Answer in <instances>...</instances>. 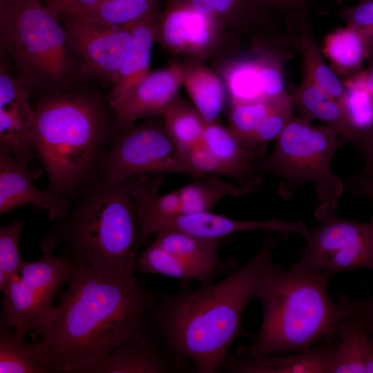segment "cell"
<instances>
[{"label": "cell", "instance_id": "6da1fadb", "mask_svg": "<svg viewBox=\"0 0 373 373\" xmlns=\"http://www.w3.org/2000/svg\"><path fill=\"white\" fill-rule=\"evenodd\" d=\"M68 282L37 336L59 372L92 373L112 351L144 331L155 299L133 276L83 265H77Z\"/></svg>", "mask_w": 373, "mask_h": 373}, {"label": "cell", "instance_id": "7a4b0ae2", "mask_svg": "<svg viewBox=\"0 0 373 373\" xmlns=\"http://www.w3.org/2000/svg\"><path fill=\"white\" fill-rule=\"evenodd\" d=\"M287 236V232L268 231L254 256L225 278L155 305L156 325L168 350L191 362L199 373L221 370L242 332L245 308L259 298L274 251Z\"/></svg>", "mask_w": 373, "mask_h": 373}, {"label": "cell", "instance_id": "3957f363", "mask_svg": "<svg viewBox=\"0 0 373 373\" xmlns=\"http://www.w3.org/2000/svg\"><path fill=\"white\" fill-rule=\"evenodd\" d=\"M128 178L99 175L72 200L68 213L41 240V251L53 252L64 243L77 265L99 272L132 276L144 243L136 202Z\"/></svg>", "mask_w": 373, "mask_h": 373}, {"label": "cell", "instance_id": "277c9868", "mask_svg": "<svg viewBox=\"0 0 373 373\" xmlns=\"http://www.w3.org/2000/svg\"><path fill=\"white\" fill-rule=\"evenodd\" d=\"M33 143L47 190L72 200L99 175L116 133L104 103L86 94L50 93L34 107Z\"/></svg>", "mask_w": 373, "mask_h": 373}, {"label": "cell", "instance_id": "5b68a950", "mask_svg": "<svg viewBox=\"0 0 373 373\" xmlns=\"http://www.w3.org/2000/svg\"><path fill=\"white\" fill-rule=\"evenodd\" d=\"M328 271L302 274L273 264L258 300L262 320L258 334L238 354L262 357L305 352L335 336L345 309L328 295Z\"/></svg>", "mask_w": 373, "mask_h": 373}, {"label": "cell", "instance_id": "8992f818", "mask_svg": "<svg viewBox=\"0 0 373 373\" xmlns=\"http://www.w3.org/2000/svg\"><path fill=\"white\" fill-rule=\"evenodd\" d=\"M0 41L31 91L55 93L69 86L73 64L65 28L39 0H0Z\"/></svg>", "mask_w": 373, "mask_h": 373}, {"label": "cell", "instance_id": "52a82bcc", "mask_svg": "<svg viewBox=\"0 0 373 373\" xmlns=\"http://www.w3.org/2000/svg\"><path fill=\"white\" fill-rule=\"evenodd\" d=\"M348 142L327 126L292 117L276 139L271 153L258 159L255 170L280 181L278 195L294 198L306 185H312L320 202H337L345 191L343 178L332 169L338 148Z\"/></svg>", "mask_w": 373, "mask_h": 373}, {"label": "cell", "instance_id": "ba28073f", "mask_svg": "<svg viewBox=\"0 0 373 373\" xmlns=\"http://www.w3.org/2000/svg\"><path fill=\"white\" fill-rule=\"evenodd\" d=\"M76 267L65 253L55 256L44 252L35 261H25L0 290L3 296L0 326L21 337L28 332L37 336L52 315L58 291Z\"/></svg>", "mask_w": 373, "mask_h": 373}, {"label": "cell", "instance_id": "9c48e42d", "mask_svg": "<svg viewBox=\"0 0 373 373\" xmlns=\"http://www.w3.org/2000/svg\"><path fill=\"white\" fill-rule=\"evenodd\" d=\"M339 201L320 202L314 211L318 225L305 239L291 269L302 274L373 270V216L368 222L341 218Z\"/></svg>", "mask_w": 373, "mask_h": 373}, {"label": "cell", "instance_id": "30bf717a", "mask_svg": "<svg viewBox=\"0 0 373 373\" xmlns=\"http://www.w3.org/2000/svg\"><path fill=\"white\" fill-rule=\"evenodd\" d=\"M163 173L196 177L169 138L164 125L144 122L117 128L99 175L122 180L137 175Z\"/></svg>", "mask_w": 373, "mask_h": 373}, {"label": "cell", "instance_id": "8fae6325", "mask_svg": "<svg viewBox=\"0 0 373 373\" xmlns=\"http://www.w3.org/2000/svg\"><path fill=\"white\" fill-rule=\"evenodd\" d=\"M64 16L67 39L81 57L84 69L114 85L131 45L133 22L108 26L74 15Z\"/></svg>", "mask_w": 373, "mask_h": 373}, {"label": "cell", "instance_id": "7c38bea8", "mask_svg": "<svg viewBox=\"0 0 373 373\" xmlns=\"http://www.w3.org/2000/svg\"><path fill=\"white\" fill-rule=\"evenodd\" d=\"M143 242L157 232L172 229L207 240H220L235 233L264 230L294 233L305 239L310 231L301 220H240L210 211L155 218L140 224Z\"/></svg>", "mask_w": 373, "mask_h": 373}, {"label": "cell", "instance_id": "4fadbf2b", "mask_svg": "<svg viewBox=\"0 0 373 373\" xmlns=\"http://www.w3.org/2000/svg\"><path fill=\"white\" fill-rule=\"evenodd\" d=\"M31 92L1 65L0 148L26 165L37 156L33 143L35 111L29 101Z\"/></svg>", "mask_w": 373, "mask_h": 373}, {"label": "cell", "instance_id": "5bb4252c", "mask_svg": "<svg viewBox=\"0 0 373 373\" xmlns=\"http://www.w3.org/2000/svg\"><path fill=\"white\" fill-rule=\"evenodd\" d=\"M292 95L283 94L254 102L231 103L229 130L246 146L257 149L276 140L293 117Z\"/></svg>", "mask_w": 373, "mask_h": 373}, {"label": "cell", "instance_id": "9a60e30c", "mask_svg": "<svg viewBox=\"0 0 373 373\" xmlns=\"http://www.w3.org/2000/svg\"><path fill=\"white\" fill-rule=\"evenodd\" d=\"M182 80V66L178 64L150 71L122 99L111 106L116 127L122 128L140 119L162 115L177 98Z\"/></svg>", "mask_w": 373, "mask_h": 373}, {"label": "cell", "instance_id": "2e32d148", "mask_svg": "<svg viewBox=\"0 0 373 373\" xmlns=\"http://www.w3.org/2000/svg\"><path fill=\"white\" fill-rule=\"evenodd\" d=\"M38 169L15 159L6 149L0 148V214L3 215L23 205L47 211L50 220H57L69 211L72 200L61 195L38 189L33 179Z\"/></svg>", "mask_w": 373, "mask_h": 373}, {"label": "cell", "instance_id": "e0dca14e", "mask_svg": "<svg viewBox=\"0 0 373 373\" xmlns=\"http://www.w3.org/2000/svg\"><path fill=\"white\" fill-rule=\"evenodd\" d=\"M281 57L265 53L229 64L224 72L231 103L270 98L286 91Z\"/></svg>", "mask_w": 373, "mask_h": 373}, {"label": "cell", "instance_id": "ac0fdd59", "mask_svg": "<svg viewBox=\"0 0 373 373\" xmlns=\"http://www.w3.org/2000/svg\"><path fill=\"white\" fill-rule=\"evenodd\" d=\"M335 336L305 352L262 357L227 356L222 370L236 373H329L337 347Z\"/></svg>", "mask_w": 373, "mask_h": 373}, {"label": "cell", "instance_id": "d6986e66", "mask_svg": "<svg viewBox=\"0 0 373 373\" xmlns=\"http://www.w3.org/2000/svg\"><path fill=\"white\" fill-rule=\"evenodd\" d=\"M202 143L227 168L229 178L245 195L256 190L262 183V175L254 164L265 155L267 145L257 149L245 146L229 130L214 122L207 123Z\"/></svg>", "mask_w": 373, "mask_h": 373}, {"label": "cell", "instance_id": "ffe728a7", "mask_svg": "<svg viewBox=\"0 0 373 373\" xmlns=\"http://www.w3.org/2000/svg\"><path fill=\"white\" fill-rule=\"evenodd\" d=\"M214 23L188 3L169 0L160 23V37L176 52H202L211 42Z\"/></svg>", "mask_w": 373, "mask_h": 373}, {"label": "cell", "instance_id": "44dd1931", "mask_svg": "<svg viewBox=\"0 0 373 373\" xmlns=\"http://www.w3.org/2000/svg\"><path fill=\"white\" fill-rule=\"evenodd\" d=\"M291 95L294 108L298 111L300 117L309 121L318 119L338 133L348 143H355L361 130L354 126L346 104L305 78Z\"/></svg>", "mask_w": 373, "mask_h": 373}, {"label": "cell", "instance_id": "7402d4cb", "mask_svg": "<svg viewBox=\"0 0 373 373\" xmlns=\"http://www.w3.org/2000/svg\"><path fill=\"white\" fill-rule=\"evenodd\" d=\"M338 345L329 373H373V335L356 316H348L338 324Z\"/></svg>", "mask_w": 373, "mask_h": 373}, {"label": "cell", "instance_id": "603a6c76", "mask_svg": "<svg viewBox=\"0 0 373 373\" xmlns=\"http://www.w3.org/2000/svg\"><path fill=\"white\" fill-rule=\"evenodd\" d=\"M178 370L142 331L112 351L92 373H166Z\"/></svg>", "mask_w": 373, "mask_h": 373}, {"label": "cell", "instance_id": "cb8c5ba5", "mask_svg": "<svg viewBox=\"0 0 373 373\" xmlns=\"http://www.w3.org/2000/svg\"><path fill=\"white\" fill-rule=\"evenodd\" d=\"M153 9L133 23L131 47L108 97L112 106L122 99L149 72L155 36Z\"/></svg>", "mask_w": 373, "mask_h": 373}, {"label": "cell", "instance_id": "d4e9b609", "mask_svg": "<svg viewBox=\"0 0 373 373\" xmlns=\"http://www.w3.org/2000/svg\"><path fill=\"white\" fill-rule=\"evenodd\" d=\"M59 372L47 346L28 343L10 328L0 326V373Z\"/></svg>", "mask_w": 373, "mask_h": 373}, {"label": "cell", "instance_id": "484cf974", "mask_svg": "<svg viewBox=\"0 0 373 373\" xmlns=\"http://www.w3.org/2000/svg\"><path fill=\"white\" fill-rule=\"evenodd\" d=\"M135 269L142 273L160 274L181 280H193L206 285L225 272L217 267L193 262L171 254L153 242L137 258Z\"/></svg>", "mask_w": 373, "mask_h": 373}, {"label": "cell", "instance_id": "4316f807", "mask_svg": "<svg viewBox=\"0 0 373 373\" xmlns=\"http://www.w3.org/2000/svg\"><path fill=\"white\" fill-rule=\"evenodd\" d=\"M307 12L294 13L303 53V78L316 84L332 97L346 104V88L326 64L314 36Z\"/></svg>", "mask_w": 373, "mask_h": 373}, {"label": "cell", "instance_id": "83f0119b", "mask_svg": "<svg viewBox=\"0 0 373 373\" xmlns=\"http://www.w3.org/2000/svg\"><path fill=\"white\" fill-rule=\"evenodd\" d=\"M155 235L153 243L162 249L195 263L211 266L229 274L230 263L220 256V240H207L182 231L166 229Z\"/></svg>", "mask_w": 373, "mask_h": 373}, {"label": "cell", "instance_id": "f1b7e54d", "mask_svg": "<svg viewBox=\"0 0 373 373\" xmlns=\"http://www.w3.org/2000/svg\"><path fill=\"white\" fill-rule=\"evenodd\" d=\"M182 84L207 122H214L222 109L224 90L219 77L200 65L182 66Z\"/></svg>", "mask_w": 373, "mask_h": 373}, {"label": "cell", "instance_id": "f546056e", "mask_svg": "<svg viewBox=\"0 0 373 373\" xmlns=\"http://www.w3.org/2000/svg\"><path fill=\"white\" fill-rule=\"evenodd\" d=\"M323 52L339 71L350 76L361 70L362 63L369 56L364 34L350 26L329 34L324 41Z\"/></svg>", "mask_w": 373, "mask_h": 373}, {"label": "cell", "instance_id": "4dcf8cb0", "mask_svg": "<svg viewBox=\"0 0 373 373\" xmlns=\"http://www.w3.org/2000/svg\"><path fill=\"white\" fill-rule=\"evenodd\" d=\"M169 138L179 151L202 143L208 122L196 108L176 98L162 114Z\"/></svg>", "mask_w": 373, "mask_h": 373}, {"label": "cell", "instance_id": "1f68e13d", "mask_svg": "<svg viewBox=\"0 0 373 373\" xmlns=\"http://www.w3.org/2000/svg\"><path fill=\"white\" fill-rule=\"evenodd\" d=\"M179 189L182 200V213L210 211L227 196L245 195L236 184L226 182L214 175H206Z\"/></svg>", "mask_w": 373, "mask_h": 373}, {"label": "cell", "instance_id": "d6a6232c", "mask_svg": "<svg viewBox=\"0 0 373 373\" xmlns=\"http://www.w3.org/2000/svg\"><path fill=\"white\" fill-rule=\"evenodd\" d=\"M215 22L247 26L258 21L267 8L263 0H181Z\"/></svg>", "mask_w": 373, "mask_h": 373}, {"label": "cell", "instance_id": "836d02e7", "mask_svg": "<svg viewBox=\"0 0 373 373\" xmlns=\"http://www.w3.org/2000/svg\"><path fill=\"white\" fill-rule=\"evenodd\" d=\"M156 0H101L90 10L74 15L82 19L108 26L133 23L153 9Z\"/></svg>", "mask_w": 373, "mask_h": 373}, {"label": "cell", "instance_id": "e575fe53", "mask_svg": "<svg viewBox=\"0 0 373 373\" xmlns=\"http://www.w3.org/2000/svg\"><path fill=\"white\" fill-rule=\"evenodd\" d=\"M26 220H19L0 227V290L24 262L19 252V240Z\"/></svg>", "mask_w": 373, "mask_h": 373}, {"label": "cell", "instance_id": "d590c367", "mask_svg": "<svg viewBox=\"0 0 373 373\" xmlns=\"http://www.w3.org/2000/svg\"><path fill=\"white\" fill-rule=\"evenodd\" d=\"M338 15L347 26L363 30L373 25V0H359L341 10Z\"/></svg>", "mask_w": 373, "mask_h": 373}, {"label": "cell", "instance_id": "8d00e7d4", "mask_svg": "<svg viewBox=\"0 0 373 373\" xmlns=\"http://www.w3.org/2000/svg\"><path fill=\"white\" fill-rule=\"evenodd\" d=\"M338 302L343 306L348 316H356L364 323L370 335H373V299L371 296L363 298H353L336 294Z\"/></svg>", "mask_w": 373, "mask_h": 373}, {"label": "cell", "instance_id": "74e56055", "mask_svg": "<svg viewBox=\"0 0 373 373\" xmlns=\"http://www.w3.org/2000/svg\"><path fill=\"white\" fill-rule=\"evenodd\" d=\"M101 0H45L44 6L54 15H77L91 9Z\"/></svg>", "mask_w": 373, "mask_h": 373}, {"label": "cell", "instance_id": "f35d334b", "mask_svg": "<svg viewBox=\"0 0 373 373\" xmlns=\"http://www.w3.org/2000/svg\"><path fill=\"white\" fill-rule=\"evenodd\" d=\"M364 162L360 174L373 176V125L361 130L354 144Z\"/></svg>", "mask_w": 373, "mask_h": 373}, {"label": "cell", "instance_id": "ab89813d", "mask_svg": "<svg viewBox=\"0 0 373 373\" xmlns=\"http://www.w3.org/2000/svg\"><path fill=\"white\" fill-rule=\"evenodd\" d=\"M344 189L352 195L364 198L373 203V176L359 173L343 178Z\"/></svg>", "mask_w": 373, "mask_h": 373}, {"label": "cell", "instance_id": "60d3db41", "mask_svg": "<svg viewBox=\"0 0 373 373\" xmlns=\"http://www.w3.org/2000/svg\"><path fill=\"white\" fill-rule=\"evenodd\" d=\"M271 8L289 14L307 12L309 0H263Z\"/></svg>", "mask_w": 373, "mask_h": 373}, {"label": "cell", "instance_id": "b9f144b4", "mask_svg": "<svg viewBox=\"0 0 373 373\" xmlns=\"http://www.w3.org/2000/svg\"><path fill=\"white\" fill-rule=\"evenodd\" d=\"M348 78L362 85L373 95V61L369 62V66L365 69Z\"/></svg>", "mask_w": 373, "mask_h": 373}, {"label": "cell", "instance_id": "7bdbcfd3", "mask_svg": "<svg viewBox=\"0 0 373 373\" xmlns=\"http://www.w3.org/2000/svg\"><path fill=\"white\" fill-rule=\"evenodd\" d=\"M336 2L338 3H341V1H343V0H335Z\"/></svg>", "mask_w": 373, "mask_h": 373}, {"label": "cell", "instance_id": "ee69618b", "mask_svg": "<svg viewBox=\"0 0 373 373\" xmlns=\"http://www.w3.org/2000/svg\"><path fill=\"white\" fill-rule=\"evenodd\" d=\"M372 298L373 299V296H371Z\"/></svg>", "mask_w": 373, "mask_h": 373}]
</instances>
